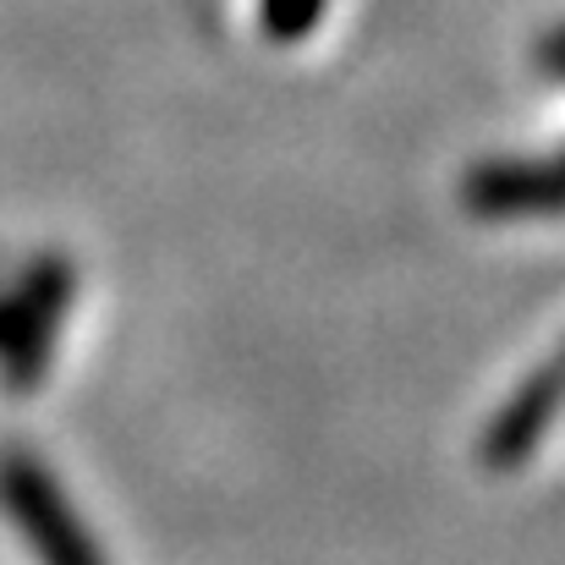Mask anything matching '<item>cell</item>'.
<instances>
[{"instance_id": "5", "label": "cell", "mask_w": 565, "mask_h": 565, "mask_svg": "<svg viewBox=\"0 0 565 565\" xmlns=\"http://www.w3.org/2000/svg\"><path fill=\"white\" fill-rule=\"evenodd\" d=\"M330 0H258V28L269 44H297L324 22Z\"/></svg>"}, {"instance_id": "3", "label": "cell", "mask_w": 565, "mask_h": 565, "mask_svg": "<svg viewBox=\"0 0 565 565\" xmlns=\"http://www.w3.org/2000/svg\"><path fill=\"white\" fill-rule=\"evenodd\" d=\"M461 203L478 220H544L565 214V149L533 160H483L461 177Z\"/></svg>"}, {"instance_id": "7", "label": "cell", "mask_w": 565, "mask_h": 565, "mask_svg": "<svg viewBox=\"0 0 565 565\" xmlns=\"http://www.w3.org/2000/svg\"><path fill=\"white\" fill-rule=\"evenodd\" d=\"M555 369H561V374H565V347H561V358H555Z\"/></svg>"}, {"instance_id": "6", "label": "cell", "mask_w": 565, "mask_h": 565, "mask_svg": "<svg viewBox=\"0 0 565 565\" xmlns=\"http://www.w3.org/2000/svg\"><path fill=\"white\" fill-rule=\"evenodd\" d=\"M544 61H550V72H555V77H565V33H555V39L544 44Z\"/></svg>"}, {"instance_id": "2", "label": "cell", "mask_w": 565, "mask_h": 565, "mask_svg": "<svg viewBox=\"0 0 565 565\" xmlns=\"http://www.w3.org/2000/svg\"><path fill=\"white\" fill-rule=\"evenodd\" d=\"M72 297H77V269L61 253L28 264L11 280V291L0 297V384L22 395L50 374Z\"/></svg>"}, {"instance_id": "4", "label": "cell", "mask_w": 565, "mask_h": 565, "mask_svg": "<svg viewBox=\"0 0 565 565\" xmlns=\"http://www.w3.org/2000/svg\"><path fill=\"white\" fill-rule=\"evenodd\" d=\"M561 406H565V374L555 363L539 369V374H527L500 401V412L483 423V434H478V461H483L489 472L522 467V461L544 445V434L555 428Z\"/></svg>"}, {"instance_id": "1", "label": "cell", "mask_w": 565, "mask_h": 565, "mask_svg": "<svg viewBox=\"0 0 565 565\" xmlns=\"http://www.w3.org/2000/svg\"><path fill=\"white\" fill-rule=\"evenodd\" d=\"M0 516L11 522L33 565H110L99 533L83 522L61 478L22 445L0 450Z\"/></svg>"}]
</instances>
